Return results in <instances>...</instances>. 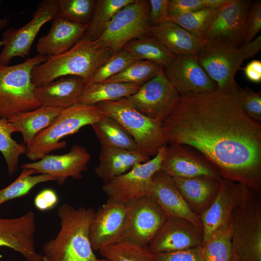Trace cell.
<instances>
[{"label":"cell","instance_id":"7402d4cb","mask_svg":"<svg viewBox=\"0 0 261 261\" xmlns=\"http://www.w3.org/2000/svg\"><path fill=\"white\" fill-rule=\"evenodd\" d=\"M160 171L172 177L206 176L221 178L216 167L203 156L178 144L167 146Z\"/></svg>","mask_w":261,"mask_h":261},{"label":"cell","instance_id":"ba28073f","mask_svg":"<svg viewBox=\"0 0 261 261\" xmlns=\"http://www.w3.org/2000/svg\"><path fill=\"white\" fill-rule=\"evenodd\" d=\"M200 65L217 85V90L234 93L238 85L235 76L244 61L249 57L240 47L216 43H203L195 55Z\"/></svg>","mask_w":261,"mask_h":261},{"label":"cell","instance_id":"e575fe53","mask_svg":"<svg viewBox=\"0 0 261 261\" xmlns=\"http://www.w3.org/2000/svg\"><path fill=\"white\" fill-rule=\"evenodd\" d=\"M216 10L204 8L182 15L169 16L167 21L180 26L203 42Z\"/></svg>","mask_w":261,"mask_h":261},{"label":"cell","instance_id":"9a60e30c","mask_svg":"<svg viewBox=\"0 0 261 261\" xmlns=\"http://www.w3.org/2000/svg\"><path fill=\"white\" fill-rule=\"evenodd\" d=\"M248 187L221 178L218 193L210 205L200 216L203 243L219 231L228 227L233 211L242 202Z\"/></svg>","mask_w":261,"mask_h":261},{"label":"cell","instance_id":"277c9868","mask_svg":"<svg viewBox=\"0 0 261 261\" xmlns=\"http://www.w3.org/2000/svg\"><path fill=\"white\" fill-rule=\"evenodd\" d=\"M46 56L38 54L12 66L0 65V118L35 109L41 106L32 82L34 68L45 61Z\"/></svg>","mask_w":261,"mask_h":261},{"label":"cell","instance_id":"603a6c76","mask_svg":"<svg viewBox=\"0 0 261 261\" xmlns=\"http://www.w3.org/2000/svg\"><path fill=\"white\" fill-rule=\"evenodd\" d=\"M87 28V24L72 22L57 14L49 31L39 39L36 51L47 58L61 54L83 38Z\"/></svg>","mask_w":261,"mask_h":261},{"label":"cell","instance_id":"f1b7e54d","mask_svg":"<svg viewBox=\"0 0 261 261\" xmlns=\"http://www.w3.org/2000/svg\"><path fill=\"white\" fill-rule=\"evenodd\" d=\"M141 86L118 82L92 83L85 85L77 103L96 105L116 101L136 93Z\"/></svg>","mask_w":261,"mask_h":261},{"label":"cell","instance_id":"44dd1931","mask_svg":"<svg viewBox=\"0 0 261 261\" xmlns=\"http://www.w3.org/2000/svg\"><path fill=\"white\" fill-rule=\"evenodd\" d=\"M147 195L168 217L186 219L202 229L200 217L190 208L173 177L159 171L153 176Z\"/></svg>","mask_w":261,"mask_h":261},{"label":"cell","instance_id":"f35d334b","mask_svg":"<svg viewBox=\"0 0 261 261\" xmlns=\"http://www.w3.org/2000/svg\"><path fill=\"white\" fill-rule=\"evenodd\" d=\"M95 1L94 0H58V15L72 22L88 25Z\"/></svg>","mask_w":261,"mask_h":261},{"label":"cell","instance_id":"1f68e13d","mask_svg":"<svg viewBox=\"0 0 261 261\" xmlns=\"http://www.w3.org/2000/svg\"><path fill=\"white\" fill-rule=\"evenodd\" d=\"M134 0H97L84 37L95 41L102 34L115 14Z\"/></svg>","mask_w":261,"mask_h":261},{"label":"cell","instance_id":"7a4b0ae2","mask_svg":"<svg viewBox=\"0 0 261 261\" xmlns=\"http://www.w3.org/2000/svg\"><path fill=\"white\" fill-rule=\"evenodd\" d=\"M57 212L60 228L55 238L44 244V256L49 261H99L89 239L94 209L64 203Z\"/></svg>","mask_w":261,"mask_h":261},{"label":"cell","instance_id":"ac0fdd59","mask_svg":"<svg viewBox=\"0 0 261 261\" xmlns=\"http://www.w3.org/2000/svg\"><path fill=\"white\" fill-rule=\"evenodd\" d=\"M127 213L126 203L110 198L95 211L89 228V239L94 251L119 242Z\"/></svg>","mask_w":261,"mask_h":261},{"label":"cell","instance_id":"4dcf8cb0","mask_svg":"<svg viewBox=\"0 0 261 261\" xmlns=\"http://www.w3.org/2000/svg\"><path fill=\"white\" fill-rule=\"evenodd\" d=\"M122 49L136 60L150 61L163 68L176 56L159 41L149 35L130 41Z\"/></svg>","mask_w":261,"mask_h":261},{"label":"cell","instance_id":"8992f818","mask_svg":"<svg viewBox=\"0 0 261 261\" xmlns=\"http://www.w3.org/2000/svg\"><path fill=\"white\" fill-rule=\"evenodd\" d=\"M232 261H261L260 191L247 188L232 214Z\"/></svg>","mask_w":261,"mask_h":261},{"label":"cell","instance_id":"60d3db41","mask_svg":"<svg viewBox=\"0 0 261 261\" xmlns=\"http://www.w3.org/2000/svg\"><path fill=\"white\" fill-rule=\"evenodd\" d=\"M238 99L246 113L253 119L261 121V92H255L248 88L237 87Z\"/></svg>","mask_w":261,"mask_h":261},{"label":"cell","instance_id":"8d00e7d4","mask_svg":"<svg viewBox=\"0 0 261 261\" xmlns=\"http://www.w3.org/2000/svg\"><path fill=\"white\" fill-rule=\"evenodd\" d=\"M110 261H153L154 254L147 246L127 242H118L103 247L98 251Z\"/></svg>","mask_w":261,"mask_h":261},{"label":"cell","instance_id":"ab89813d","mask_svg":"<svg viewBox=\"0 0 261 261\" xmlns=\"http://www.w3.org/2000/svg\"><path fill=\"white\" fill-rule=\"evenodd\" d=\"M122 49L111 56L92 75L86 85L104 82L121 72L135 61Z\"/></svg>","mask_w":261,"mask_h":261},{"label":"cell","instance_id":"4fadbf2b","mask_svg":"<svg viewBox=\"0 0 261 261\" xmlns=\"http://www.w3.org/2000/svg\"><path fill=\"white\" fill-rule=\"evenodd\" d=\"M166 148L162 146L148 161L103 183L102 188L108 198L127 203L147 195L153 176L160 170Z\"/></svg>","mask_w":261,"mask_h":261},{"label":"cell","instance_id":"8fae6325","mask_svg":"<svg viewBox=\"0 0 261 261\" xmlns=\"http://www.w3.org/2000/svg\"><path fill=\"white\" fill-rule=\"evenodd\" d=\"M180 94L163 70L127 98L135 110L148 117L163 122L178 102Z\"/></svg>","mask_w":261,"mask_h":261},{"label":"cell","instance_id":"5b68a950","mask_svg":"<svg viewBox=\"0 0 261 261\" xmlns=\"http://www.w3.org/2000/svg\"><path fill=\"white\" fill-rule=\"evenodd\" d=\"M104 114L97 105L77 103L63 109L54 121L39 133L26 145V155L31 160H38L51 152L63 148L64 137L78 132L82 127L99 120Z\"/></svg>","mask_w":261,"mask_h":261},{"label":"cell","instance_id":"ee69618b","mask_svg":"<svg viewBox=\"0 0 261 261\" xmlns=\"http://www.w3.org/2000/svg\"><path fill=\"white\" fill-rule=\"evenodd\" d=\"M207 8L205 0H169L168 16L179 15Z\"/></svg>","mask_w":261,"mask_h":261},{"label":"cell","instance_id":"f907efd6","mask_svg":"<svg viewBox=\"0 0 261 261\" xmlns=\"http://www.w3.org/2000/svg\"><path fill=\"white\" fill-rule=\"evenodd\" d=\"M43 261H49L45 256H43Z\"/></svg>","mask_w":261,"mask_h":261},{"label":"cell","instance_id":"52a82bcc","mask_svg":"<svg viewBox=\"0 0 261 261\" xmlns=\"http://www.w3.org/2000/svg\"><path fill=\"white\" fill-rule=\"evenodd\" d=\"M96 105L104 115L113 117L124 128L145 155L153 157L167 144L163 123L135 110L126 98Z\"/></svg>","mask_w":261,"mask_h":261},{"label":"cell","instance_id":"2e32d148","mask_svg":"<svg viewBox=\"0 0 261 261\" xmlns=\"http://www.w3.org/2000/svg\"><path fill=\"white\" fill-rule=\"evenodd\" d=\"M202 229L183 218L168 217L148 244L154 254L176 252L202 246Z\"/></svg>","mask_w":261,"mask_h":261},{"label":"cell","instance_id":"d590c367","mask_svg":"<svg viewBox=\"0 0 261 261\" xmlns=\"http://www.w3.org/2000/svg\"><path fill=\"white\" fill-rule=\"evenodd\" d=\"M202 261H232L231 224L215 233L203 245Z\"/></svg>","mask_w":261,"mask_h":261},{"label":"cell","instance_id":"7dc6e473","mask_svg":"<svg viewBox=\"0 0 261 261\" xmlns=\"http://www.w3.org/2000/svg\"><path fill=\"white\" fill-rule=\"evenodd\" d=\"M244 74L250 81L255 83L261 82V61L254 59L250 61L244 68Z\"/></svg>","mask_w":261,"mask_h":261},{"label":"cell","instance_id":"7c38bea8","mask_svg":"<svg viewBox=\"0 0 261 261\" xmlns=\"http://www.w3.org/2000/svg\"><path fill=\"white\" fill-rule=\"evenodd\" d=\"M58 14V0L40 2L32 14L31 19L21 28H11L2 34L3 47L0 53V65H8L16 57L25 58L42 27L53 20Z\"/></svg>","mask_w":261,"mask_h":261},{"label":"cell","instance_id":"c3c4849f","mask_svg":"<svg viewBox=\"0 0 261 261\" xmlns=\"http://www.w3.org/2000/svg\"><path fill=\"white\" fill-rule=\"evenodd\" d=\"M8 23L9 20L6 18L2 19H0V29L6 27Z\"/></svg>","mask_w":261,"mask_h":261},{"label":"cell","instance_id":"cb8c5ba5","mask_svg":"<svg viewBox=\"0 0 261 261\" xmlns=\"http://www.w3.org/2000/svg\"><path fill=\"white\" fill-rule=\"evenodd\" d=\"M85 85L80 77L66 76L36 87L34 93L41 106L64 109L78 103Z\"/></svg>","mask_w":261,"mask_h":261},{"label":"cell","instance_id":"f6af8a7d","mask_svg":"<svg viewBox=\"0 0 261 261\" xmlns=\"http://www.w3.org/2000/svg\"><path fill=\"white\" fill-rule=\"evenodd\" d=\"M149 25L156 26L166 21L169 15V0H149Z\"/></svg>","mask_w":261,"mask_h":261},{"label":"cell","instance_id":"83f0119b","mask_svg":"<svg viewBox=\"0 0 261 261\" xmlns=\"http://www.w3.org/2000/svg\"><path fill=\"white\" fill-rule=\"evenodd\" d=\"M63 108L41 106L32 110L16 114L7 119L22 134L26 145L41 131L50 126Z\"/></svg>","mask_w":261,"mask_h":261},{"label":"cell","instance_id":"e0dca14e","mask_svg":"<svg viewBox=\"0 0 261 261\" xmlns=\"http://www.w3.org/2000/svg\"><path fill=\"white\" fill-rule=\"evenodd\" d=\"M90 158L86 148L75 145L67 153L48 154L37 161L24 163L21 167L33 170L36 174H48L55 178L58 185H62L68 178H82V173L87 170Z\"/></svg>","mask_w":261,"mask_h":261},{"label":"cell","instance_id":"30bf717a","mask_svg":"<svg viewBox=\"0 0 261 261\" xmlns=\"http://www.w3.org/2000/svg\"><path fill=\"white\" fill-rule=\"evenodd\" d=\"M126 203L127 217L119 242L147 246L168 217L148 195Z\"/></svg>","mask_w":261,"mask_h":261},{"label":"cell","instance_id":"d6986e66","mask_svg":"<svg viewBox=\"0 0 261 261\" xmlns=\"http://www.w3.org/2000/svg\"><path fill=\"white\" fill-rule=\"evenodd\" d=\"M163 72L180 95L217 90V85L197 61L195 55L176 56Z\"/></svg>","mask_w":261,"mask_h":261},{"label":"cell","instance_id":"9c48e42d","mask_svg":"<svg viewBox=\"0 0 261 261\" xmlns=\"http://www.w3.org/2000/svg\"><path fill=\"white\" fill-rule=\"evenodd\" d=\"M149 2L134 0L113 17L95 44L109 48L113 55L121 50L131 41L147 35Z\"/></svg>","mask_w":261,"mask_h":261},{"label":"cell","instance_id":"b9f144b4","mask_svg":"<svg viewBox=\"0 0 261 261\" xmlns=\"http://www.w3.org/2000/svg\"><path fill=\"white\" fill-rule=\"evenodd\" d=\"M261 29V1H254L249 9L243 44L253 40Z\"/></svg>","mask_w":261,"mask_h":261},{"label":"cell","instance_id":"d4e9b609","mask_svg":"<svg viewBox=\"0 0 261 261\" xmlns=\"http://www.w3.org/2000/svg\"><path fill=\"white\" fill-rule=\"evenodd\" d=\"M173 179L190 208L199 217L216 198L220 179L206 176Z\"/></svg>","mask_w":261,"mask_h":261},{"label":"cell","instance_id":"ffe728a7","mask_svg":"<svg viewBox=\"0 0 261 261\" xmlns=\"http://www.w3.org/2000/svg\"><path fill=\"white\" fill-rule=\"evenodd\" d=\"M35 216L29 211L20 217H0V247H7L20 253L26 261H43L35 249Z\"/></svg>","mask_w":261,"mask_h":261},{"label":"cell","instance_id":"681fc988","mask_svg":"<svg viewBox=\"0 0 261 261\" xmlns=\"http://www.w3.org/2000/svg\"><path fill=\"white\" fill-rule=\"evenodd\" d=\"M99 261H110L106 259H99Z\"/></svg>","mask_w":261,"mask_h":261},{"label":"cell","instance_id":"484cf974","mask_svg":"<svg viewBox=\"0 0 261 261\" xmlns=\"http://www.w3.org/2000/svg\"><path fill=\"white\" fill-rule=\"evenodd\" d=\"M150 159L140 151L102 146L99 163L95 171L97 175L105 183Z\"/></svg>","mask_w":261,"mask_h":261},{"label":"cell","instance_id":"5bb4252c","mask_svg":"<svg viewBox=\"0 0 261 261\" xmlns=\"http://www.w3.org/2000/svg\"><path fill=\"white\" fill-rule=\"evenodd\" d=\"M249 0H230L216 10L203 43H224L240 47L243 44Z\"/></svg>","mask_w":261,"mask_h":261},{"label":"cell","instance_id":"4316f807","mask_svg":"<svg viewBox=\"0 0 261 261\" xmlns=\"http://www.w3.org/2000/svg\"><path fill=\"white\" fill-rule=\"evenodd\" d=\"M147 34L155 38L176 56L196 55L203 45L202 40L168 21L156 26L148 25Z\"/></svg>","mask_w":261,"mask_h":261},{"label":"cell","instance_id":"6da1fadb","mask_svg":"<svg viewBox=\"0 0 261 261\" xmlns=\"http://www.w3.org/2000/svg\"><path fill=\"white\" fill-rule=\"evenodd\" d=\"M170 145L192 147L222 178L261 189V124L244 111L236 91L180 95L163 122Z\"/></svg>","mask_w":261,"mask_h":261},{"label":"cell","instance_id":"3957f363","mask_svg":"<svg viewBox=\"0 0 261 261\" xmlns=\"http://www.w3.org/2000/svg\"><path fill=\"white\" fill-rule=\"evenodd\" d=\"M113 55L109 48L97 46L94 41L83 37L68 51L47 58L32 71V82L36 87L58 78L76 76L87 83L96 71Z\"/></svg>","mask_w":261,"mask_h":261},{"label":"cell","instance_id":"74e56055","mask_svg":"<svg viewBox=\"0 0 261 261\" xmlns=\"http://www.w3.org/2000/svg\"><path fill=\"white\" fill-rule=\"evenodd\" d=\"M162 70L161 66L152 61L135 60L121 72L104 82L142 86L157 75Z\"/></svg>","mask_w":261,"mask_h":261},{"label":"cell","instance_id":"816d5d0a","mask_svg":"<svg viewBox=\"0 0 261 261\" xmlns=\"http://www.w3.org/2000/svg\"><path fill=\"white\" fill-rule=\"evenodd\" d=\"M3 42H2V40H0V46H1V45L3 46Z\"/></svg>","mask_w":261,"mask_h":261},{"label":"cell","instance_id":"7bdbcfd3","mask_svg":"<svg viewBox=\"0 0 261 261\" xmlns=\"http://www.w3.org/2000/svg\"><path fill=\"white\" fill-rule=\"evenodd\" d=\"M202 246L176 252L154 254L153 261H202Z\"/></svg>","mask_w":261,"mask_h":261},{"label":"cell","instance_id":"bcb514c9","mask_svg":"<svg viewBox=\"0 0 261 261\" xmlns=\"http://www.w3.org/2000/svg\"><path fill=\"white\" fill-rule=\"evenodd\" d=\"M58 202L56 192L52 188H45L40 191L34 199V204L41 211L49 210L56 206Z\"/></svg>","mask_w":261,"mask_h":261},{"label":"cell","instance_id":"d6a6232c","mask_svg":"<svg viewBox=\"0 0 261 261\" xmlns=\"http://www.w3.org/2000/svg\"><path fill=\"white\" fill-rule=\"evenodd\" d=\"M17 130L6 118H0V152L7 164L8 173L12 176L18 168L20 156L26 154L25 145L13 139L12 135Z\"/></svg>","mask_w":261,"mask_h":261},{"label":"cell","instance_id":"f546056e","mask_svg":"<svg viewBox=\"0 0 261 261\" xmlns=\"http://www.w3.org/2000/svg\"><path fill=\"white\" fill-rule=\"evenodd\" d=\"M91 126L102 146L140 151L132 137L113 117L104 114Z\"/></svg>","mask_w":261,"mask_h":261},{"label":"cell","instance_id":"836d02e7","mask_svg":"<svg viewBox=\"0 0 261 261\" xmlns=\"http://www.w3.org/2000/svg\"><path fill=\"white\" fill-rule=\"evenodd\" d=\"M35 172L31 169L23 168L18 177L11 184L0 189V205L13 199L20 198L29 193L38 184L50 181H55L52 176L44 174L33 175Z\"/></svg>","mask_w":261,"mask_h":261}]
</instances>
